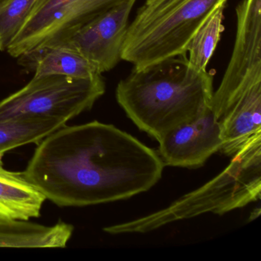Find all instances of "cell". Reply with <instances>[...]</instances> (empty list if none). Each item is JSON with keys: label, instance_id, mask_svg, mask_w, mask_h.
<instances>
[{"label": "cell", "instance_id": "cell-1", "mask_svg": "<svg viewBox=\"0 0 261 261\" xmlns=\"http://www.w3.org/2000/svg\"><path fill=\"white\" fill-rule=\"evenodd\" d=\"M164 166L136 137L94 120L65 125L45 137L22 173L56 205L85 207L147 192Z\"/></svg>", "mask_w": 261, "mask_h": 261}, {"label": "cell", "instance_id": "cell-2", "mask_svg": "<svg viewBox=\"0 0 261 261\" xmlns=\"http://www.w3.org/2000/svg\"><path fill=\"white\" fill-rule=\"evenodd\" d=\"M213 83V74L194 68L184 54L133 68L117 85L116 98L134 124L158 141L210 111Z\"/></svg>", "mask_w": 261, "mask_h": 261}, {"label": "cell", "instance_id": "cell-3", "mask_svg": "<svg viewBox=\"0 0 261 261\" xmlns=\"http://www.w3.org/2000/svg\"><path fill=\"white\" fill-rule=\"evenodd\" d=\"M261 140L252 142L231 157L213 179L158 212L105 227L110 234L147 233L166 224L205 213L224 215L260 199Z\"/></svg>", "mask_w": 261, "mask_h": 261}, {"label": "cell", "instance_id": "cell-4", "mask_svg": "<svg viewBox=\"0 0 261 261\" xmlns=\"http://www.w3.org/2000/svg\"><path fill=\"white\" fill-rule=\"evenodd\" d=\"M227 0H145L129 24L121 59L146 68L187 54L186 47L216 7Z\"/></svg>", "mask_w": 261, "mask_h": 261}, {"label": "cell", "instance_id": "cell-5", "mask_svg": "<svg viewBox=\"0 0 261 261\" xmlns=\"http://www.w3.org/2000/svg\"><path fill=\"white\" fill-rule=\"evenodd\" d=\"M105 91L102 74L92 79L33 77L23 88L0 101V120L51 117L68 123L91 110Z\"/></svg>", "mask_w": 261, "mask_h": 261}, {"label": "cell", "instance_id": "cell-6", "mask_svg": "<svg viewBox=\"0 0 261 261\" xmlns=\"http://www.w3.org/2000/svg\"><path fill=\"white\" fill-rule=\"evenodd\" d=\"M124 0H36L7 50L13 58L62 40Z\"/></svg>", "mask_w": 261, "mask_h": 261}, {"label": "cell", "instance_id": "cell-7", "mask_svg": "<svg viewBox=\"0 0 261 261\" xmlns=\"http://www.w3.org/2000/svg\"><path fill=\"white\" fill-rule=\"evenodd\" d=\"M137 1L124 0L51 45L59 44L77 51L101 74L114 69L122 60L129 16Z\"/></svg>", "mask_w": 261, "mask_h": 261}, {"label": "cell", "instance_id": "cell-8", "mask_svg": "<svg viewBox=\"0 0 261 261\" xmlns=\"http://www.w3.org/2000/svg\"><path fill=\"white\" fill-rule=\"evenodd\" d=\"M158 142L159 155L164 166L189 169L202 166L223 144L221 128L212 110L175 128Z\"/></svg>", "mask_w": 261, "mask_h": 261}, {"label": "cell", "instance_id": "cell-9", "mask_svg": "<svg viewBox=\"0 0 261 261\" xmlns=\"http://www.w3.org/2000/svg\"><path fill=\"white\" fill-rule=\"evenodd\" d=\"M237 33L228 65L215 93L236 87L261 65V0H242L236 7Z\"/></svg>", "mask_w": 261, "mask_h": 261}, {"label": "cell", "instance_id": "cell-10", "mask_svg": "<svg viewBox=\"0 0 261 261\" xmlns=\"http://www.w3.org/2000/svg\"><path fill=\"white\" fill-rule=\"evenodd\" d=\"M19 64L35 77L63 76L92 79L102 74L97 67L77 51L59 44L45 45L22 55Z\"/></svg>", "mask_w": 261, "mask_h": 261}, {"label": "cell", "instance_id": "cell-11", "mask_svg": "<svg viewBox=\"0 0 261 261\" xmlns=\"http://www.w3.org/2000/svg\"><path fill=\"white\" fill-rule=\"evenodd\" d=\"M45 195L22 172L4 168L0 158V221H30L39 218Z\"/></svg>", "mask_w": 261, "mask_h": 261}, {"label": "cell", "instance_id": "cell-12", "mask_svg": "<svg viewBox=\"0 0 261 261\" xmlns=\"http://www.w3.org/2000/svg\"><path fill=\"white\" fill-rule=\"evenodd\" d=\"M66 123L51 117H22L0 120V158L16 148L38 144Z\"/></svg>", "mask_w": 261, "mask_h": 261}, {"label": "cell", "instance_id": "cell-13", "mask_svg": "<svg viewBox=\"0 0 261 261\" xmlns=\"http://www.w3.org/2000/svg\"><path fill=\"white\" fill-rule=\"evenodd\" d=\"M226 4L218 6L211 13L186 47L189 64L196 69L206 70L224 30L223 25Z\"/></svg>", "mask_w": 261, "mask_h": 261}, {"label": "cell", "instance_id": "cell-14", "mask_svg": "<svg viewBox=\"0 0 261 261\" xmlns=\"http://www.w3.org/2000/svg\"><path fill=\"white\" fill-rule=\"evenodd\" d=\"M36 0H0V51L8 49Z\"/></svg>", "mask_w": 261, "mask_h": 261}]
</instances>
